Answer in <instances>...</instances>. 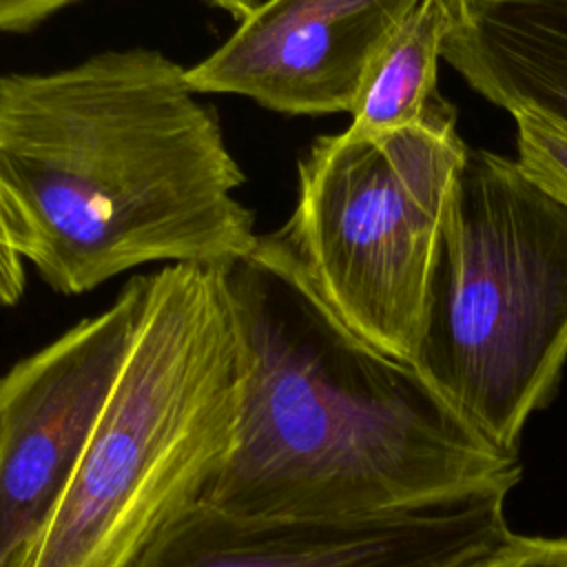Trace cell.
<instances>
[{"label":"cell","mask_w":567,"mask_h":567,"mask_svg":"<svg viewBox=\"0 0 567 567\" xmlns=\"http://www.w3.org/2000/svg\"><path fill=\"white\" fill-rule=\"evenodd\" d=\"M142 275L0 377V567H31L126 357Z\"/></svg>","instance_id":"8992f818"},{"label":"cell","mask_w":567,"mask_h":567,"mask_svg":"<svg viewBox=\"0 0 567 567\" xmlns=\"http://www.w3.org/2000/svg\"><path fill=\"white\" fill-rule=\"evenodd\" d=\"M567 361V202L467 148L410 365L476 432L518 452Z\"/></svg>","instance_id":"277c9868"},{"label":"cell","mask_w":567,"mask_h":567,"mask_svg":"<svg viewBox=\"0 0 567 567\" xmlns=\"http://www.w3.org/2000/svg\"><path fill=\"white\" fill-rule=\"evenodd\" d=\"M456 0H419L372 62L352 109V135H383L421 122L436 95L443 42Z\"/></svg>","instance_id":"30bf717a"},{"label":"cell","mask_w":567,"mask_h":567,"mask_svg":"<svg viewBox=\"0 0 567 567\" xmlns=\"http://www.w3.org/2000/svg\"><path fill=\"white\" fill-rule=\"evenodd\" d=\"M75 0H0V33H22Z\"/></svg>","instance_id":"5bb4252c"},{"label":"cell","mask_w":567,"mask_h":567,"mask_svg":"<svg viewBox=\"0 0 567 567\" xmlns=\"http://www.w3.org/2000/svg\"><path fill=\"white\" fill-rule=\"evenodd\" d=\"M416 2H259L224 44L186 69L188 86L286 115L352 113L372 62Z\"/></svg>","instance_id":"ba28073f"},{"label":"cell","mask_w":567,"mask_h":567,"mask_svg":"<svg viewBox=\"0 0 567 567\" xmlns=\"http://www.w3.org/2000/svg\"><path fill=\"white\" fill-rule=\"evenodd\" d=\"M31 250V230L0 182V308L18 303L22 297L24 261H29Z\"/></svg>","instance_id":"7c38bea8"},{"label":"cell","mask_w":567,"mask_h":567,"mask_svg":"<svg viewBox=\"0 0 567 567\" xmlns=\"http://www.w3.org/2000/svg\"><path fill=\"white\" fill-rule=\"evenodd\" d=\"M197 95L182 64L146 47L0 75V182L49 288L84 295L144 264L252 255L244 173Z\"/></svg>","instance_id":"6da1fadb"},{"label":"cell","mask_w":567,"mask_h":567,"mask_svg":"<svg viewBox=\"0 0 567 567\" xmlns=\"http://www.w3.org/2000/svg\"><path fill=\"white\" fill-rule=\"evenodd\" d=\"M474 567H567V536L514 534L492 556Z\"/></svg>","instance_id":"4fadbf2b"},{"label":"cell","mask_w":567,"mask_h":567,"mask_svg":"<svg viewBox=\"0 0 567 567\" xmlns=\"http://www.w3.org/2000/svg\"><path fill=\"white\" fill-rule=\"evenodd\" d=\"M518 164L567 202V128L529 113L512 111Z\"/></svg>","instance_id":"8fae6325"},{"label":"cell","mask_w":567,"mask_h":567,"mask_svg":"<svg viewBox=\"0 0 567 567\" xmlns=\"http://www.w3.org/2000/svg\"><path fill=\"white\" fill-rule=\"evenodd\" d=\"M465 155L441 97L421 122L383 135L319 137L299 162L290 217L248 259L363 346L410 363Z\"/></svg>","instance_id":"5b68a950"},{"label":"cell","mask_w":567,"mask_h":567,"mask_svg":"<svg viewBox=\"0 0 567 567\" xmlns=\"http://www.w3.org/2000/svg\"><path fill=\"white\" fill-rule=\"evenodd\" d=\"M443 60L492 104L567 128V0H456Z\"/></svg>","instance_id":"9c48e42d"},{"label":"cell","mask_w":567,"mask_h":567,"mask_svg":"<svg viewBox=\"0 0 567 567\" xmlns=\"http://www.w3.org/2000/svg\"><path fill=\"white\" fill-rule=\"evenodd\" d=\"M246 368L226 266L142 275L140 317L31 567H133L215 478Z\"/></svg>","instance_id":"3957f363"},{"label":"cell","mask_w":567,"mask_h":567,"mask_svg":"<svg viewBox=\"0 0 567 567\" xmlns=\"http://www.w3.org/2000/svg\"><path fill=\"white\" fill-rule=\"evenodd\" d=\"M221 11H226L228 16H233L235 20H244L259 2L257 0H204Z\"/></svg>","instance_id":"9a60e30c"},{"label":"cell","mask_w":567,"mask_h":567,"mask_svg":"<svg viewBox=\"0 0 567 567\" xmlns=\"http://www.w3.org/2000/svg\"><path fill=\"white\" fill-rule=\"evenodd\" d=\"M226 272L246 368L202 503L250 518H354L518 485V452L476 432L410 363L363 346L250 259Z\"/></svg>","instance_id":"7a4b0ae2"},{"label":"cell","mask_w":567,"mask_h":567,"mask_svg":"<svg viewBox=\"0 0 567 567\" xmlns=\"http://www.w3.org/2000/svg\"><path fill=\"white\" fill-rule=\"evenodd\" d=\"M507 496L354 518H250L199 501L133 567H474L516 534Z\"/></svg>","instance_id":"52a82bcc"}]
</instances>
